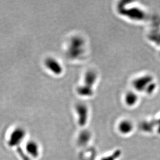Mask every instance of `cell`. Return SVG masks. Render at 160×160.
I'll return each instance as SVG.
<instances>
[{"mask_svg":"<svg viewBox=\"0 0 160 160\" xmlns=\"http://www.w3.org/2000/svg\"><path fill=\"white\" fill-rule=\"evenodd\" d=\"M76 111L78 116V123L80 126H85L88 120V110L85 104H78L76 107Z\"/></svg>","mask_w":160,"mask_h":160,"instance_id":"7a4b0ae2","label":"cell"},{"mask_svg":"<svg viewBox=\"0 0 160 160\" xmlns=\"http://www.w3.org/2000/svg\"><path fill=\"white\" fill-rule=\"evenodd\" d=\"M153 78L150 75L139 77L134 81L133 87L138 91H146L149 94L154 92L156 84L152 82Z\"/></svg>","mask_w":160,"mask_h":160,"instance_id":"6da1fadb","label":"cell"},{"mask_svg":"<svg viewBox=\"0 0 160 160\" xmlns=\"http://www.w3.org/2000/svg\"><path fill=\"white\" fill-rule=\"evenodd\" d=\"M157 125H158V132L160 133V120H158L157 122Z\"/></svg>","mask_w":160,"mask_h":160,"instance_id":"ba28073f","label":"cell"},{"mask_svg":"<svg viewBox=\"0 0 160 160\" xmlns=\"http://www.w3.org/2000/svg\"><path fill=\"white\" fill-rule=\"evenodd\" d=\"M125 101L127 105L132 106L137 102L138 96L136 94L133 93V92H130L126 94Z\"/></svg>","mask_w":160,"mask_h":160,"instance_id":"5b68a950","label":"cell"},{"mask_svg":"<svg viewBox=\"0 0 160 160\" xmlns=\"http://www.w3.org/2000/svg\"><path fill=\"white\" fill-rule=\"evenodd\" d=\"M45 64L46 67L55 74L60 75L62 72V65L55 59L52 58L47 59Z\"/></svg>","mask_w":160,"mask_h":160,"instance_id":"3957f363","label":"cell"},{"mask_svg":"<svg viewBox=\"0 0 160 160\" xmlns=\"http://www.w3.org/2000/svg\"><path fill=\"white\" fill-rule=\"evenodd\" d=\"M133 129V126L129 120H122L118 125V130L120 133L123 135H128L131 133Z\"/></svg>","mask_w":160,"mask_h":160,"instance_id":"277c9868","label":"cell"},{"mask_svg":"<svg viewBox=\"0 0 160 160\" xmlns=\"http://www.w3.org/2000/svg\"><path fill=\"white\" fill-rule=\"evenodd\" d=\"M118 156H119L118 152H116V153L115 154L112 155H110L109 156H106L103 158H102L101 160H116Z\"/></svg>","mask_w":160,"mask_h":160,"instance_id":"52a82bcc","label":"cell"},{"mask_svg":"<svg viewBox=\"0 0 160 160\" xmlns=\"http://www.w3.org/2000/svg\"><path fill=\"white\" fill-rule=\"evenodd\" d=\"M96 78V75L94 72H87L86 74V77H85L86 86L90 87V86H92V85H93V84L95 82Z\"/></svg>","mask_w":160,"mask_h":160,"instance_id":"8992f818","label":"cell"}]
</instances>
